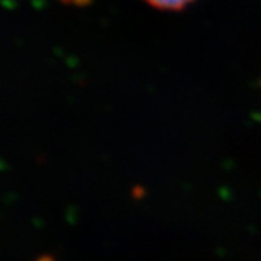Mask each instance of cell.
Segmentation results:
<instances>
[{"label": "cell", "instance_id": "cell-1", "mask_svg": "<svg viewBox=\"0 0 261 261\" xmlns=\"http://www.w3.org/2000/svg\"><path fill=\"white\" fill-rule=\"evenodd\" d=\"M148 4H151L159 10L165 11H179L187 7L195 0H145Z\"/></svg>", "mask_w": 261, "mask_h": 261}]
</instances>
